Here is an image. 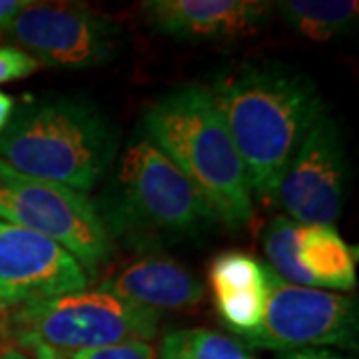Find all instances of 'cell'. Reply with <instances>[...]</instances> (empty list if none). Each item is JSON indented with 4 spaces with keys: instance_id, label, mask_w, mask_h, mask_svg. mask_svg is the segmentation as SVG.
<instances>
[{
    "instance_id": "obj_1",
    "label": "cell",
    "mask_w": 359,
    "mask_h": 359,
    "mask_svg": "<svg viewBox=\"0 0 359 359\" xmlns=\"http://www.w3.org/2000/svg\"><path fill=\"white\" fill-rule=\"evenodd\" d=\"M210 94L242 158L250 192L273 202L292 158L323 112L318 86L283 62L222 70Z\"/></svg>"
},
{
    "instance_id": "obj_2",
    "label": "cell",
    "mask_w": 359,
    "mask_h": 359,
    "mask_svg": "<svg viewBox=\"0 0 359 359\" xmlns=\"http://www.w3.org/2000/svg\"><path fill=\"white\" fill-rule=\"evenodd\" d=\"M142 128V136L190 180L216 219L233 230L252 219L244 162L210 90L188 84L160 96L146 108Z\"/></svg>"
},
{
    "instance_id": "obj_3",
    "label": "cell",
    "mask_w": 359,
    "mask_h": 359,
    "mask_svg": "<svg viewBox=\"0 0 359 359\" xmlns=\"http://www.w3.org/2000/svg\"><path fill=\"white\" fill-rule=\"evenodd\" d=\"M118 150L114 124L78 98H44L20 106L0 134V160L30 178L88 194Z\"/></svg>"
},
{
    "instance_id": "obj_4",
    "label": "cell",
    "mask_w": 359,
    "mask_h": 359,
    "mask_svg": "<svg viewBox=\"0 0 359 359\" xmlns=\"http://www.w3.org/2000/svg\"><path fill=\"white\" fill-rule=\"evenodd\" d=\"M96 210L112 240L136 245L188 238L216 222L190 180L146 136L126 146Z\"/></svg>"
},
{
    "instance_id": "obj_5",
    "label": "cell",
    "mask_w": 359,
    "mask_h": 359,
    "mask_svg": "<svg viewBox=\"0 0 359 359\" xmlns=\"http://www.w3.org/2000/svg\"><path fill=\"white\" fill-rule=\"evenodd\" d=\"M11 344L30 359H68L98 347L150 341L158 311L100 290L58 295L4 311Z\"/></svg>"
},
{
    "instance_id": "obj_6",
    "label": "cell",
    "mask_w": 359,
    "mask_h": 359,
    "mask_svg": "<svg viewBox=\"0 0 359 359\" xmlns=\"http://www.w3.org/2000/svg\"><path fill=\"white\" fill-rule=\"evenodd\" d=\"M0 219L36 231L96 276L112 254V238L88 194L30 178L0 160Z\"/></svg>"
},
{
    "instance_id": "obj_7",
    "label": "cell",
    "mask_w": 359,
    "mask_h": 359,
    "mask_svg": "<svg viewBox=\"0 0 359 359\" xmlns=\"http://www.w3.org/2000/svg\"><path fill=\"white\" fill-rule=\"evenodd\" d=\"M358 302L316 287L282 282L271 271L264 321L242 344L297 351L316 346L358 347Z\"/></svg>"
},
{
    "instance_id": "obj_8",
    "label": "cell",
    "mask_w": 359,
    "mask_h": 359,
    "mask_svg": "<svg viewBox=\"0 0 359 359\" xmlns=\"http://www.w3.org/2000/svg\"><path fill=\"white\" fill-rule=\"evenodd\" d=\"M8 36L40 66L94 68L116 58L118 26L84 4L28 2L6 28Z\"/></svg>"
},
{
    "instance_id": "obj_9",
    "label": "cell",
    "mask_w": 359,
    "mask_h": 359,
    "mask_svg": "<svg viewBox=\"0 0 359 359\" xmlns=\"http://www.w3.org/2000/svg\"><path fill=\"white\" fill-rule=\"evenodd\" d=\"M346 180L344 140L334 118L323 110L292 158L276 200L297 224L332 226L344 208Z\"/></svg>"
},
{
    "instance_id": "obj_10",
    "label": "cell",
    "mask_w": 359,
    "mask_h": 359,
    "mask_svg": "<svg viewBox=\"0 0 359 359\" xmlns=\"http://www.w3.org/2000/svg\"><path fill=\"white\" fill-rule=\"evenodd\" d=\"M88 276L62 245L0 219V311L84 292Z\"/></svg>"
},
{
    "instance_id": "obj_11",
    "label": "cell",
    "mask_w": 359,
    "mask_h": 359,
    "mask_svg": "<svg viewBox=\"0 0 359 359\" xmlns=\"http://www.w3.org/2000/svg\"><path fill=\"white\" fill-rule=\"evenodd\" d=\"M271 4L259 0H146V25L184 42H233L257 34Z\"/></svg>"
},
{
    "instance_id": "obj_12",
    "label": "cell",
    "mask_w": 359,
    "mask_h": 359,
    "mask_svg": "<svg viewBox=\"0 0 359 359\" xmlns=\"http://www.w3.org/2000/svg\"><path fill=\"white\" fill-rule=\"evenodd\" d=\"M148 309H186L202 302L204 283L178 262L162 256L142 257L98 287Z\"/></svg>"
},
{
    "instance_id": "obj_13",
    "label": "cell",
    "mask_w": 359,
    "mask_h": 359,
    "mask_svg": "<svg viewBox=\"0 0 359 359\" xmlns=\"http://www.w3.org/2000/svg\"><path fill=\"white\" fill-rule=\"evenodd\" d=\"M297 264L316 290L330 287L349 292L355 287V259L334 226L299 224Z\"/></svg>"
},
{
    "instance_id": "obj_14",
    "label": "cell",
    "mask_w": 359,
    "mask_h": 359,
    "mask_svg": "<svg viewBox=\"0 0 359 359\" xmlns=\"http://www.w3.org/2000/svg\"><path fill=\"white\" fill-rule=\"evenodd\" d=\"M278 11L283 22L309 40H332L355 28L359 2L355 0H282Z\"/></svg>"
},
{
    "instance_id": "obj_15",
    "label": "cell",
    "mask_w": 359,
    "mask_h": 359,
    "mask_svg": "<svg viewBox=\"0 0 359 359\" xmlns=\"http://www.w3.org/2000/svg\"><path fill=\"white\" fill-rule=\"evenodd\" d=\"M158 359H256L240 339L212 330H176L162 337Z\"/></svg>"
},
{
    "instance_id": "obj_16",
    "label": "cell",
    "mask_w": 359,
    "mask_h": 359,
    "mask_svg": "<svg viewBox=\"0 0 359 359\" xmlns=\"http://www.w3.org/2000/svg\"><path fill=\"white\" fill-rule=\"evenodd\" d=\"M210 287L214 295L268 290L271 269L244 252H224L210 264Z\"/></svg>"
},
{
    "instance_id": "obj_17",
    "label": "cell",
    "mask_w": 359,
    "mask_h": 359,
    "mask_svg": "<svg viewBox=\"0 0 359 359\" xmlns=\"http://www.w3.org/2000/svg\"><path fill=\"white\" fill-rule=\"evenodd\" d=\"M297 230L294 219L278 216L264 230V250L269 259V269L282 282L302 287H313L308 273L297 264Z\"/></svg>"
},
{
    "instance_id": "obj_18",
    "label": "cell",
    "mask_w": 359,
    "mask_h": 359,
    "mask_svg": "<svg viewBox=\"0 0 359 359\" xmlns=\"http://www.w3.org/2000/svg\"><path fill=\"white\" fill-rule=\"evenodd\" d=\"M68 359H158V351L148 341H126L72 353Z\"/></svg>"
},
{
    "instance_id": "obj_19",
    "label": "cell",
    "mask_w": 359,
    "mask_h": 359,
    "mask_svg": "<svg viewBox=\"0 0 359 359\" xmlns=\"http://www.w3.org/2000/svg\"><path fill=\"white\" fill-rule=\"evenodd\" d=\"M40 65L25 50L0 44V84L32 76Z\"/></svg>"
},
{
    "instance_id": "obj_20",
    "label": "cell",
    "mask_w": 359,
    "mask_h": 359,
    "mask_svg": "<svg viewBox=\"0 0 359 359\" xmlns=\"http://www.w3.org/2000/svg\"><path fill=\"white\" fill-rule=\"evenodd\" d=\"M30 0H0V32L6 30L18 14L25 11Z\"/></svg>"
},
{
    "instance_id": "obj_21",
    "label": "cell",
    "mask_w": 359,
    "mask_h": 359,
    "mask_svg": "<svg viewBox=\"0 0 359 359\" xmlns=\"http://www.w3.org/2000/svg\"><path fill=\"white\" fill-rule=\"evenodd\" d=\"M278 359H347L339 353L327 351V349H297V351H287Z\"/></svg>"
},
{
    "instance_id": "obj_22",
    "label": "cell",
    "mask_w": 359,
    "mask_h": 359,
    "mask_svg": "<svg viewBox=\"0 0 359 359\" xmlns=\"http://www.w3.org/2000/svg\"><path fill=\"white\" fill-rule=\"evenodd\" d=\"M14 108H16V102H14L13 96L0 90V134L6 130L8 122L13 120Z\"/></svg>"
},
{
    "instance_id": "obj_23",
    "label": "cell",
    "mask_w": 359,
    "mask_h": 359,
    "mask_svg": "<svg viewBox=\"0 0 359 359\" xmlns=\"http://www.w3.org/2000/svg\"><path fill=\"white\" fill-rule=\"evenodd\" d=\"M6 347H13L11 344V335H8V325H6V313L0 311V351L6 349Z\"/></svg>"
},
{
    "instance_id": "obj_24",
    "label": "cell",
    "mask_w": 359,
    "mask_h": 359,
    "mask_svg": "<svg viewBox=\"0 0 359 359\" xmlns=\"http://www.w3.org/2000/svg\"><path fill=\"white\" fill-rule=\"evenodd\" d=\"M0 359H30L26 353H22L20 349H16V347H6V349H2L0 351Z\"/></svg>"
}]
</instances>
